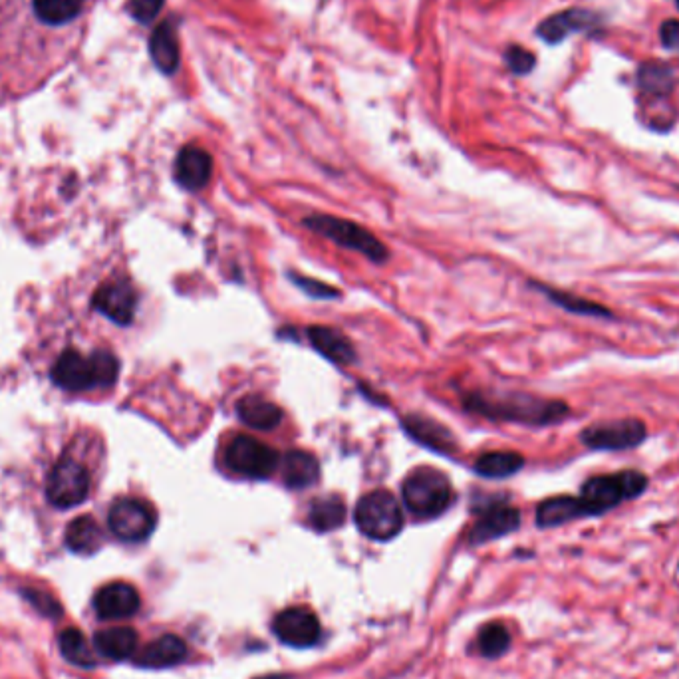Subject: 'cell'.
Wrapping results in <instances>:
<instances>
[{
    "label": "cell",
    "mask_w": 679,
    "mask_h": 679,
    "mask_svg": "<svg viewBox=\"0 0 679 679\" xmlns=\"http://www.w3.org/2000/svg\"><path fill=\"white\" fill-rule=\"evenodd\" d=\"M66 546L74 554L80 556H92L104 546V531L96 523V519L84 515L74 519L66 529Z\"/></svg>",
    "instance_id": "cell-24"
},
{
    "label": "cell",
    "mask_w": 679,
    "mask_h": 679,
    "mask_svg": "<svg viewBox=\"0 0 679 679\" xmlns=\"http://www.w3.org/2000/svg\"><path fill=\"white\" fill-rule=\"evenodd\" d=\"M90 495V473L72 457H62L46 479V499L56 509L82 505Z\"/></svg>",
    "instance_id": "cell-6"
},
{
    "label": "cell",
    "mask_w": 679,
    "mask_h": 679,
    "mask_svg": "<svg viewBox=\"0 0 679 679\" xmlns=\"http://www.w3.org/2000/svg\"><path fill=\"white\" fill-rule=\"evenodd\" d=\"M678 570H679V564H678Z\"/></svg>",
    "instance_id": "cell-40"
},
{
    "label": "cell",
    "mask_w": 679,
    "mask_h": 679,
    "mask_svg": "<svg viewBox=\"0 0 679 679\" xmlns=\"http://www.w3.org/2000/svg\"><path fill=\"white\" fill-rule=\"evenodd\" d=\"M477 646H479L481 656H485L489 660H497V658H501L509 652L511 632L501 622H489L481 628L479 638H477Z\"/></svg>",
    "instance_id": "cell-30"
},
{
    "label": "cell",
    "mask_w": 679,
    "mask_h": 679,
    "mask_svg": "<svg viewBox=\"0 0 679 679\" xmlns=\"http://www.w3.org/2000/svg\"><path fill=\"white\" fill-rule=\"evenodd\" d=\"M163 4H165V0H130L128 10H130L134 20L141 22V24H149L161 12Z\"/></svg>",
    "instance_id": "cell-36"
},
{
    "label": "cell",
    "mask_w": 679,
    "mask_h": 679,
    "mask_svg": "<svg viewBox=\"0 0 679 679\" xmlns=\"http://www.w3.org/2000/svg\"><path fill=\"white\" fill-rule=\"evenodd\" d=\"M346 519V505L340 497L328 495L318 497L310 503L308 509V523L318 533H330L344 525Z\"/></svg>",
    "instance_id": "cell-27"
},
{
    "label": "cell",
    "mask_w": 679,
    "mask_h": 679,
    "mask_svg": "<svg viewBox=\"0 0 679 679\" xmlns=\"http://www.w3.org/2000/svg\"><path fill=\"white\" fill-rule=\"evenodd\" d=\"M596 24L598 16L594 12L584 8H568L544 18L537 28V34L548 44H560L572 34L592 30Z\"/></svg>",
    "instance_id": "cell-16"
},
{
    "label": "cell",
    "mask_w": 679,
    "mask_h": 679,
    "mask_svg": "<svg viewBox=\"0 0 679 679\" xmlns=\"http://www.w3.org/2000/svg\"><path fill=\"white\" fill-rule=\"evenodd\" d=\"M543 288V286H541ZM544 294H548V298L562 306L564 310L568 312H574V314H582V316H612L604 306L600 304H594L586 298H578L574 294H568V292H558V290H550V288H543Z\"/></svg>",
    "instance_id": "cell-32"
},
{
    "label": "cell",
    "mask_w": 679,
    "mask_h": 679,
    "mask_svg": "<svg viewBox=\"0 0 679 679\" xmlns=\"http://www.w3.org/2000/svg\"><path fill=\"white\" fill-rule=\"evenodd\" d=\"M22 598L44 618L50 620H58L64 614V608L60 606V602L56 600L54 594H50L48 590H40V588H22L20 590Z\"/></svg>",
    "instance_id": "cell-33"
},
{
    "label": "cell",
    "mask_w": 679,
    "mask_h": 679,
    "mask_svg": "<svg viewBox=\"0 0 679 679\" xmlns=\"http://www.w3.org/2000/svg\"><path fill=\"white\" fill-rule=\"evenodd\" d=\"M650 481L640 471H620L588 479L580 489V499L586 503L592 517L606 515L626 501H634L646 493Z\"/></svg>",
    "instance_id": "cell-2"
},
{
    "label": "cell",
    "mask_w": 679,
    "mask_h": 679,
    "mask_svg": "<svg viewBox=\"0 0 679 679\" xmlns=\"http://www.w3.org/2000/svg\"><path fill=\"white\" fill-rule=\"evenodd\" d=\"M660 36L666 48H679V20L664 22Z\"/></svg>",
    "instance_id": "cell-38"
},
{
    "label": "cell",
    "mask_w": 679,
    "mask_h": 679,
    "mask_svg": "<svg viewBox=\"0 0 679 679\" xmlns=\"http://www.w3.org/2000/svg\"><path fill=\"white\" fill-rule=\"evenodd\" d=\"M227 467L247 479H269L278 467V453L251 435H235L225 449Z\"/></svg>",
    "instance_id": "cell-7"
},
{
    "label": "cell",
    "mask_w": 679,
    "mask_h": 679,
    "mask_svg": "<svg viewBox=\"0 0 679 679\" xmlns=\"http://www.w3.org/2000/svg\"><path fill=\"white\" fill-rule=\"evenodd\" d=\"M304 225L326 237L328 241L336 243L338 247L356 251L360 255H364L366 259H370L372 263H384L388 259V249L382 245V241L372 235L370 231H366L362 225H356L352 221L346 219H338L332 215H312L308 219H304Z\"/></svg>",
    "instance_id": "cell-5"
},
{
    "label": "cell",
    "mask_w": 679,
    "mask_h": 679,
    "mask_svg": "<svg viewBox=\"0 0 679 679\" xmlns=\"http://www.w3.org/2000/svg\"><path fill=\"white\" fill-rule=\"evenodd\" d=\"M640 84L644 90H648L650 94H666L672 88V74L668 68L658 66V64H650L644 66L640 72Z\"/></svg>",
    "instance_id": "cell-34"
},
{
    "label": "cell",
    "mask_w": 679,
    "mask_h": 679,
    "mask_svg": "<svg viewBox=\"0 0 679 679\" xmlns=\"http://www.w3.org/2000/svg\"><path fill=\"white\" fill-rule=\"evenodd\" d=\"M94 612L100 620H128L136 616L141 608V598L136 586L128 582H110L94 594Z\"/></svg>",
    "instance_id": "cell-12"
},
{
    "label": "cell",
    "mask_w": 679,
    "mask_h": 679,
    "mask_svg": "<svg viewBox=\"0 0 679 679\" xmlns=\"http://www.w3.org/2000/svg\"><path fill=\"white\" fill-rule=\"evenodd\" d=\"M404 505L415 517L431 519L445 513L453 501L449 479L433 467H417L404 479Z\"/></svg>",
    "instance_id": "cell-3"
},
{
    "label": "cell",
    "mask_w": 679,
    "mask_h": 679,
    "mask_svg": "<svg viewBox=\"0 0 679 679\" xmlns=\"http://www.w3.org/2000/svg\"><path fill=\"white\" fill-rule=\"evenodd\" d=\"M58 650H60V656L80 668V670H94L98 668V658H96V650L90 646V642L86 640L84 632L78 630V628H64L60 634H58Z\"/></svg>",
    "instance_id": "cell-25"
},
{
    "label": "cell",
    "mask_w": 679,
    "mask_h": 679,
    "mask_svg": "<svg viewBox=\"0 0 679 679\" xmlns=\"http://www.w3.org/2000/svg\"><path fill=\"white\" fill-rule=\"evenodd\" d=\"M505 64L507 68L517 74V76H527L535 70V64H537V58L531 50L519 46V44H513L507 48L505 52Z\"/></svg>",
    "instance_id": "cell-35"
},
{
    "label": "cell",
    "mask_w": 679,
    "mask_h": 679,
    "mask_svg": "<svg viewBox=\"0 0 679 679\" xmlns=\"http://www.w3.org/2000/svg\"><path fill=\"white\" fill-rule=\"evenodd\" d=\"M50 378L58 388L68 392L96 390L92 358H84L76 350H66L60 354V358L52 366Z\"/></svg>",
    "instance_id": "cell-14"
},
{
    "label": "cell",
    "mask_w": 679,
    "mask_h": 679,
    "mask_svg": "<svg viewBox=\"0 0 679 679\" xmlns=\"http://www.w3.org/2000/svg\"><path fill=\"white\" fill-rule=\"evenodd\" d=\"M590 517L592 515L580 497H550L537 507V525L541 529H554Z\"/></svg>",
    "instance_id": "cell-20"
},
{
    "label": "cell",
    "mask_w": 679,
    "mask_h": 679,
    "mask_svg": "<svg viewBox=\"0 0 679 679\" xmlns=\"http://www.w3.org/2000/svg\"><path fill=\"white\" fill-rule=\"evenodd\" d=\"M465 408L497 421H515L525 425H550L568 415L564 402L543 400L529 394H471Z\"/></svg>",
    "instance_id": "cell-1"
},
{
    "label": "cell",
    "mask_w": 679,
    "mask_h": 679,
    "mask_svg": "<svg viewBox=\"0 0 679 679\" xmlns=\"http://www.w3.org/2000/svg\"><path fill=\"white\" fill-rule=\"evenodd\" d=\"M86 0H34V14L50 24V26H62L72 22L80 16Z\"/></svg>",
    "instance_id": "cell-29"
},
{
    "label": "cell",
    "mask_w": 679,
    "mask_h": 679,
    "mask_svg": "<svg viewBox=\"0 0 679 679\" xmlns=\"http://www.w3.org/2000/svg\"><path fill=\"white\" fill-rule=\"evenodd\" d=\"M187 658V644L173 634H163L149 642L134 656V664L143 670H167Z\"/></svg>",
    "instance_id": "cell-17"
},
{
    "label": "cell",
    "mask_w": 679,
    "mask_h": 679,
    "mask_svg": "<svg viewBox=\"0 0 679 679\" xmlns=\"http://www.w3.org/2000/svg\"><path fill=\"white\" fill-rule=\"evenodd\" d=\"M92 646H94L96 654H100L102 658L112 660V662H124V660H132L136 656L139 636H137L134 628L116 626V628L100 630L94 636Z\"/></svg>",
    "instance_id": "cell-19"
},
{
    "label": "cell",
    "mask_w": 679,
    "mask_h": 679,
    "mask_svg": "<svg viewBox=\"0 0 679 679\" xmlns=\"http://www.w3.org/2000/svg\"><path fill=\"white\" fill-rule=\"evenodd\" d=\"M149 56H151L155 68L165 76H173L179 70L181 50H179L177 28L171 20L161 22L151 32V36H149Z\"/></svg>",
    "instance_id": "cell-18"
},
{
    "label": "cell",
    "mask_w": 679,
    "mask_h": 679,
    "mask_svg": "<svg viewBox=\"0 0 679 679\" xmlns=\"http://www.w3.org/2000/svg\"><path fill=\"white\" fill-rule=\"evenodd\" d=\"M157 525L155 509L134 497L118 499L108 513V527L112 535L122 543H143L147 541Z\"/></svg>",
    "instance_id": "cell-8"
},
{
    "label": "cell",
    "mask_w": 679,
    "mask_h": 679,
    "mask_svg": "<svg viewBox=\"0 0 679 679\" xmlns=\"http://www.w3.org/2000/svg\"><path fill=\"white\" fill-rule=\"evenodd\" d=\"M362 535L372 541H392L404 529V513L390 491H372L364 495L354 513Z\"/></svg>",
    "instance_id": "cell-4"
},
{
    "label": "cell",
    "mask_w": 679,
    "mask_h": 679,
    "mask_svg": "<svg viewBox=\"0 0 679 679\" xmlns=\"http://www.w3.org/2000/svg\"><path fill=\"white\" fill-rule=\"evenodd\" d=\"M308 338L314 350H318L326 360L338 364V366H348L356 360V350L350 344V340L328 326H312L308 328Z\"/></svg>",
    "instance_id": "cell-22"
},
{
    "label": "cell",
    "mask_w": 679,
    "mask_h": 679,
    "mask_svg": "<svg viewBox=\"0 0 679 679\" xmlns=\"http://www.w3.org/2000/svg\"><path fill=\"white\" fill-rule=\"evenodd\" d=\"M294 282H296L306 294H310V296H314V298H336V296H338V290H336V288H332V286H328V284H324V282H318V280H314V278H298V276H294Z\"/></svg>",
    "instance_id": "cell-37"
},
{
    "label": "cell",
    "mask_w": 679,
    "mask_h": 679,
    "mask_svg": "<svg viewBox=\"0 0 679 679\" xmlns=\"http://www.w3.org/2000/svg\"><path fill=\"white\" fill-rule=\"evenodd\" d=\"M523 465L525 459L517 451H489L477 457L475 471L487 479H505L519 473Z\"/></svg>",
    "instance_id": "cell-28"
},
{
    "label": "cell",
    "mask_w": 679,
    "mask_h": 679,
    "mask_svg": "<svg viewBox=\"0 0 679 679\" xmlns=\"http://www.w3.org/2000/svg\"><path fill=\"white\" fill-rule=\"evenodd\" d=\"M274 636L290 648L306 650L320 642L322 628L318 616L306 606H290L274 616Z\"/></svg>",
    "instance_id": "cell-10"
},
{
    "label": "cell",
    "mask_w": 679,
    "mask_h": 679,
    "mask_svg": "<svg viewBox=\"0 0 679 679\" xmlns=\"http://www.w3.org/2000/svg\"><path fill=\"white\" fill-rule=\"evenodd\" d=\"M92 306L116 324L128 326L136 316V290L126 280H108L94 292Z\"/></svg>",
    "instance_id": "cell-11"
},
{
    "label": "cell",
    "mask_w": 679,
    "mask_h": 679,
    "mask_svg": "<svg viewBox=\"0 0 679 679\" xmlns=\"http://www.w3.org/2000/svg\"><path fill=\"white\" fill-rule=\"evenodd\" d=\"M175 181L187 191L203 189L213 175V157L197 145H185L175 159Z\"/></svg>",
    "instance_id": "cell-15"
},
{
    "label": "cell",
    "mask_w": 679,
    "mask_h": 679,
    "mask_svg": "<svg viewBox=\"0 0 679 679\" xmlns=\"http://www.w3.org/2000/svg\"><path fill=\"white\" fill-rule=\"evenodd\" d=\"M402 425H404V429L408 431L415 441H419L421 445H425V447H429L433 451L453 453L457 449L453 433L447 427H443L439 421L431 419V417L411 413V415L404 419Z\"/></svg>",
    "instance_id": "cell-21"
},
{
    "label": "cell",
    "mask_w": 679,
    "mask_h": 679,
    "mask_svg": "<svg viewBox=\"0 0 679 679\" xmlns=\"http://www.w3.org/2000/svg\"><path fill=\"white\" fill-rule=\"evenodd\" d=\"M519 527H521V511L499 501L481 511L479 519L475 521L469 533V543H491V541H497V539H503L515 533Z\"/></svg>",
    "instance_id": "cell-13"
},
{
    "label": "cell",
    "mask_w": 679,
    "mask_h": 679,
    "mask_svg": "<svg viewBox=\"0 0 679 679\" xmlns=\"http://www.w3.org/2000/svg\"><path fill=\"white\" fill-rule=\"evenodd\" d=\"M90 358H92V364H94L96 390L112 388L118 382V376H120L118 358L108 350H96Z\"/></svg>",
    "instance_id": "cell-31"
},
{
    "label": "cell",
    "mask_w": 679,
    "mask_h": 679,
    "mask_svg": "<svg viewBox=\"0 0 679 679\" xmlns=\"http://www.w3.org/2000/svg\"><path fill=\"white\" fill-rule=\"evenodd\" d=\"M676 2H678V8H679V0H676Z\"/></svg>",
    "instance_id": "cell-39"
},
{
    "label": "cell",
    "mask_w": 679,
    "mask_h": 679,
    "mask_svg": "<svg viewBox=\"0 0 679 679\" xmlns=\"http://www.w3.org/2000/svg\"><path fill=\"white\" fill-rule=\"evenodd\" d=\"M282 479L290 489H306L320 479V463L310 451H288L282 457Z\"/></svg>",
    "instance_id": "cell-23"
},
{
    "label": "cell",
    "mask_w": 679,
    "mask_h": 679,
    "mask_svg": "<svg viewBox=\"0 0 679 679\" xmlns=\"http://www.w3.org/2000/svg\"><path fill=\"white\" fill-rule=\"evenodd\" d=\"M239 419L259 431H271L282 421V409L263 396H245L237 404Z\"/></svg>",
    "instance_id": "cell-26"
},
{
    "label": "cell",
    "mask_w": 679,
    "mask_h": 679,
    "mask_svg": "<svg viewBox=\"0 0 679 679\" xmlns=\"http://www.w3.org/2000/svg\"><path fill=\"white\" fill-rule=\"evenodd\" d=\"M648 437V429L640 419H616L600 421L586 427L580 439L586 447L596 451H626L642 445Z\"/></svg>",
    "instance_id": "cell-9"
}]
</instances>
